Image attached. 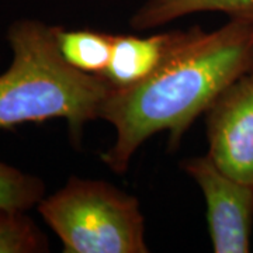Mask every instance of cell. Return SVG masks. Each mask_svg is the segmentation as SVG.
Segmentation results:
<instances>
[{
  "label": "cell",
  "instance_id": "4",
  "mask_svg": "<svg viewBox=\"0 0 253 253\" xmlns=\"http://www.w3.org/2000/svg\"><path fill=\"white\" fill-rule=\"evenodd\" d=\"M207 204L210 238L215 253H248L253 228V184L222 172L210 155L183 162Z\"/></svg>",
  "mask_w": 253,
  "mask_h": 253
},
{
  "label": "cell",
  "instance_id": "5",
  "mask_svg": "<svg viewBox=\"0 0 253 253\" xmlns=\"http://www.w3.org/2000/svg\"><path fill=\"white\" fill-rule=\"evenodd\" d=\"M208 155L236 180L253 184V68L206 111Z\"/></svg>",
  "mask_w": 253,
  "mask_h": 253
},
{
  "label": "cell",
  "instance_id": "6",
  "mask_svg": "<svg viewBox=\"0 0 253 253\" xmlns=\"http://www.w3.org/2000/svg\"><path fill=\"white\" fill-rule=\"evenodd\" d=\"M203 30H174L156 36H114L109 66L101 76L114 89H128L154 76Z\"/></svg>",
  "mask_w": 253,
  "mask_h": 253
},
{
  "label": "cell",
  "instance_id": "1",
  "mask_svg": "<svg viewBox=\"0 0 253 253\" xmlns=\"http://www.w3.org/2000/svg\"><path fill=\"white\" fill-rule=\"evenodd\" d=\"M252 68L253 21L229 18L212 33L201 31L154 76L113 90L100 118L114 126L116 141L101 161L114 173L126 172L139 146L161 131L176 148L194 120Z\"/></svg>",
  "mask_w": 253,
  "mask_h": 253
},
{
  "label": "cell",
  "instance_id": "3",
  "mask_svg": "<svg viewBox=\"0 0 253 253\" xmlns=\"http://www.w3.org/2000/svg\"><path fill=\"white\" fill-rule=\"evenodd\" d=\"M66 253H146L139 201L110 183L71 177L38 203Z\"/></svg>",
  "mask_w": 253,
  "mask_h": 253
},
{
  "label": "cell",
  "instance_id": "7",
  "mask_svg": "<svg viewBox=\"0 0 253 253\" xmlns=\"http://www.w3.org/2000/svg\"><path fill=\"white\" fill-rule=\"evenodd\" d=\"M200 11H219L229 18L253 21V0H146L131 18V27L151 30Z\"/></svg>",
  "mask_w": 253,
  "mask_h": 253
},
{
  "label": "cell",
  "instance_id": "8",
  "mask_svg": "<svg viewBox=\"0 0 253 253\" xmlns=\"http://www.w3.org/2000/svg\"><path fill=\"white\" fill-rule=\"evenodd\" d=\"M56 41L63 59L78 71L97 76L106 72L111 59L114 34L56 27Z\"/></svg>",
  "mask_w": 253,
  "mask_h": 253
},
{
  "label": "cell",
  "instance_id": "10",
  "mask_svg": "<svg viewBox=\"0 0 253 253\" xmlns=\"http://www.w3.org/2000/svg\"><path fill=\"white\" fill-rule=\"evenodd\" d=\"M41 179L0 162V208L26 211L44 199Z\"/></svg>",
  "mask_w": 253,
  "mask_h": 253
},
{
  "label": "cell",
  "instance_id": "2",
  "mask_svg": "<svg viewBox=\"0 0 253 253\" xmlns=\"http://www.w3.org/2000/svg\"><path fill=\"white\" fill-rule=\"evenodd\" d=\"M7 40L13 61L0 75V128L63 118L71 136L81 141L84 124L100 118L114 87L63 59L56 26L18 20L10 26Z\"/></svg>",
  "mask_w": 253,
  "mask_h": 253
},
{
  "label": "cell",
  "instance_id": "9",
  "mask_svg": "<svg viewBox=\"0 0 253 253\" xmlns=\"http://www.w3.org/2000/svg\"><path fill=\"white\" fill-rule=\"evenodd\" d=\"M48 241L21 210L0 208V253L46 252Z\"/></svg>",
  "mask_w": 253,
  "mask_h": 253
}]
</instances>
